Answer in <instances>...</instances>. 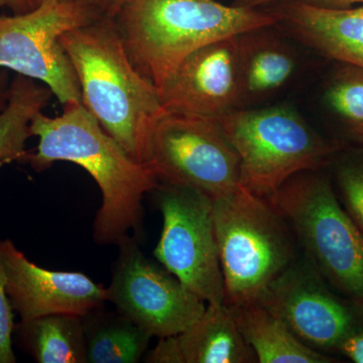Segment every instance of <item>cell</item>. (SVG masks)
I'll return each mask as SVG.
<instances>
[{"label": "cell", "instance_id": "6", "mask_svg": "<svg viewBox=\"0 0 363 363\" xmlns=\"http://www.w3.org/2000/svg\"><path fill=\"white\" fill-rule=\"evenodd\" d=\"M217 119L240 157L241 186L266 199L297 174L321 169L340 150L286 105L236 109Z\"/></svg>", "mask_w": 363, "mask_h": 363}, {"label": "cell", "instance_id": "8", "mask_svg": "<svg viewBox=\"0 0 363 363\" xmlns=\"http://www.w3.org/2000/svg\"><path fill=\"white\" fill-rule=\"evenodd\" d=\"M101 16L80 0H45L26 13L0 16V68L42 82L63 106L82 104L77 75L60 38Z\"/></svg>", "mask_w": 363, "mask_h": 363}, {"label": "cell", "instance_id": "3", "mask_svg": "<svg viewBox=\"0 0 363 363\" xmlns=\"http://www.w3.org/2000/svg\"><path fill=\"white\" fill-rule=\"evenodd\" d=\"M112 18L133 65L157 89L196 50L277 23L274 14L215 0H124Z\"/></svg>", "mask_w": 363, "mask_h": 363}, {"label": "cell", "instance_id": "26", "mask_svg": "<svg viewBox=\"0 0 363 363\" xmlns=\"http://www.w3.org/2000/svg\"><path fill=\"white\" fill-rule=\"evenodd\" d=\"M104 16H113L124 0H80Z\"/></svg>", "mask_w": 363, "mask_h": 363}, {"label": "cell", "instance_id": "2", "mask_svg": "<svg viewBox=\"0 0 363 363\" xmlns=\"http://www.w3.org/2000/svg\"><path fill=\"white\" fill-rule=\"evenodd\" d=\"M60 42L77 75L82 104L138 161L147 131L164 111L157 86L133 65L113 18L69 30Z\"/></svg>", "mask_w": 363, "mask_h": 363}, {"label": "cell", "instance_id": "9", "mask_svg": "<svg viewBox=\"0 0 363 363\" xmlns=\"http://www.w3.org/2000/svg\"><path fill=\"white\" fill-rule=\"evenodd\" d=\"M154 192L162 216L155 259L207 304L225 303L213 201L192 189L167 184L159 183Z\"/></svg>", "mask_w": 363, "mask_h": 363}, {"label": "cell", "instance_id": "22", "mask_svg": "<svg viewBox=\"0 0 363 363\" xmlns=\"http://www.w3.org/2000/svg\"><path fill=\"white\" fill-rule=\"evenodd\" d=\"M335 183L339 201L363 233V147L337 162Z\"/></svg>", "mask_w": 363, "mask_h": 363}, {"label": "cell", "instance_id": "28", "mask_svg": "<svg viewBox=\"0 0 363 363\" xmlns=\"http://www.w3.org/2000/svg\"><path fill=\"white\" fill-rule=\"evenodd\" d=\"M9 7L16 14L26 13L35 9L30 0H0V9Z\"/></svg>", "mask_w": 363, "mask_h": 363}, {"label": "cell", "instance_id": "18", "mask_svg": "<svg viewBox=\"0 0 363 363\" xmlns=\"http://www.w3.org/2000/svg\"><path fill=\"white\" fill-rule=\"evenodd\" d=\"M13 340L38 363H87L82 316L52 314L16 324Z\"/></svg>", "mask_w": 363, "mask_h": 363}, {"label": "cell", "instance_id": "25", "mask_svg": "<svg viewBox=\"0 0 363 363\" xmlns=\"http://www.w3.org/2000/svg\"><path fill=\"white\" fill-rule=\"evenodd\" d=\"M338 353L351 362L363 363V330L351 334L339 345Z\"/></svg>", "mask_w": 363, "mask_h": 363}, {"label": "cell", "instance_id": "11", "mask_svg": "<svg viewBox=\"0 0 363 363\" xmlns=\"http://www.w3.org/2000/svg\"><path fill=\"white\" fill-rule=\"evenodd\" d=\"M303 343L319 352H337L351 334L363 330V304L344 297L307 257L295 259L259 301Z\"/></svg>", "mask_w": 363, "mask_h": 363}, {"label": "cell", "instance_id": "21", "mask_svg": "<svg viewBox=\"0 0 363 363\" xmlns=\"http://www.w3.org/2000/svg\"><path fill=\"white\" fill-rule=\"evenodd\" d=\"M325 100L348 135L363 147V69L343 64L327 85Z\"/></svg>", "mask_w": 363, "mask_h": 363}, {"label": "cell", "instance_id": "31", "mask_svg": "<svg viewBox=\"0 0 363 363\" xmlns=\"http://www.w3.org/2000/svg\"><path fill=\"white\" fill-rule=\"evenodd\" d=\"M43 1H45V0H30L33 7H37L39 4H42ZM61 1H69V0H61Z\"/></svg>", "mask_w": 363, "mask_h": 363}, {"label": "cell", "instance_id": "7", "mask_svg": "<svg viewBox=\"0 0 363 363\" xmlns=\"http://www.w3.org/2000/svg\"><path fill=\"white\" fill-rule=\"evenodd\" d=\"M138 161L160 184L192 189L212 201L241 187L240 157L216 118L162 112Z\"/></svg>", "mask_w": 363, "mask_h": 363}, {"label": "cell", "instance_id": "20", "mask_svg": "<svg viewBox=\"0 0 363 363\" xmlns=\"http://www.w3.org/2000/svg\"><path fill=\"white\" fill-rule=\"evenodd\" d=\"M52 92L38 81L16 75L9 88L6 106L0 111V164L20 162L26 156V143L32 135L33 116L44 111Z\"/></svg>", "mask_w": 363, "mask_h": 363}, {"label": "cell", "instance_id": "30", "mask_svg": "<svg viewBox=\"0 0 363 363\" xmlns=\"http://www.w3.org/2000/svg\"><path fill=\"white\" fill-rule=\"evenodd\" d=\"M234 1H235V6L255 9V7L262 6V4H269V2L272 1H276V0H234Z\"/></svg>", "mask_w": 363, "mask_h": 363}, {"label": "cell", "instance_id": "23", "mask_svg": "<svg viewBox=\"0 0 363 363\" xmlns=\"http://www.w3.org/2000/svg\"><path fill=\"white\" fill-rule=\"evenodd\" d=\"M6 288V276L0 252V363L16 362L14 354V314Z\"/></svg>", "mask_w": 363, "mask_h": 363}, {"label": "cell", "instance_id": "29", "mask_svg": "<svg viewBox=\"0 0 363 363\" xmlns=\"http://www.w3.org/2000/svg\"><path fill=\"white\" fill-rule=\"evenodd\" d=\"M9 88L11 82L6 71L0 72V111H4L6 106L9 97Z\"/></svg>", "mask_w": 363, "mask_h": 363}, {"label": "cell", "instance_id": "14", "mask_svg": "<svg viewBox=\"0 0 363 363\" xmlns=\"http://www.w3.org/2000/svg\"><path fill=\"white\" fill-rule=\"evenodd\" d=\"M295 39L340 63L363 69V4L322 9L293 2L274 14Z\"/></svg>", "mask_w": 363, "mask_h": 363}, {"label": "cell", "instance_id": "4", "mask_svg": "<svg viewBox=\"0 0 363 363\" xmlns=\"http://www.w3.org/2000/svg\"><path fill=\"white\" fill-rule=\"evenodd\" d=\"M215 236L225 303H257L297 257L290 224L266 198L240 189L213 201Z\"/></svg>", "mask_w": 363, "mask_h": 363}, {"label": "cell", "instance_id": "1", "mask_svg": "<svg viewBox=\"0 0 363 363\" xmlns=\"http://www.w3.org/2000/svg\"><path fill=\"white\" fill-rule=\"evenodd\" d=\"M63 107L56 117L43 111L33 116L30 133L39 138V143L26 152L21 162L30 164L38 173L56 162H69L84 169L102 196L93 224L95 242L117 245L128 235L140 240L143 199L156 190L159 182L104 130L84 105Z\"/></svg>", "mask_w": 363, "mask_h": 363}, {"label": "cell", "instance_id": "24", "mask_svg": "<svg viewBox=\"0 0 363 363\" xmlns=\"http://www.w3.org/2000/svg\"><path fill=\"white\" fill-rule=\"evenodd\" d=\"M143 360L149 363H185L179 336L159 338V342L147 351Z\"/></svg>", "mask_w": 363, "mask_h": 363}, {"label": "cell", "instance_id": "19", "mask_svg": "<svg viewBox=\"0 0 363 363\" xmlns=\"http://www.w3.org/2000/svg\"><path fill=\"white\" fill-rule=\"evenodd\" d=\"M87 363H138L152 336L121 313L94 308L82 316Z\"/></svg>", "mask_w": 363, "mask_h": 363}, {"label": "cell", "instance_id": "13", "mask_svg": "<svg viewBox=\"0 0 363 363\" xmlns=\"http://www.w3.org/2000/svg\"><path fill=\"white\" fill-rule=\"evenodd\" d=\"M0 252L7 294L21 321L52 314L83 316L107 302L106 289L82 272L37 266L11 240H0Z\"/></svg>", "mask_w": 363, "mask_h": 363}, {"label": "cell", "instance_id": "5", "mask_svg": "<svg viewBox=\"0 0 363 363\" xmlns=\"http://www.w3.org/2000/svg\"><path fill=\"white\" fill-rule=\"evenodd\" d=\"M285 217L304 255L325 281L363 304V233L341 205L327 177L306 171L267 198Z\"/></svg>", "mask_w": 363, "mask_h": 363}, {"label": "cell", "instance_id": "27", "mask_svg": "<svg viewBox=\"0 0 363 363\" xmlns=\"http://www.w3.org/2000/svg\"><path fill=\"white\" fill-rule=\"evenodd\" d=\"M308 6L322 7V9H348L355 4H363V0H297Z\"/></svg>", "mask_w": 363, "mask_h": 363}, {"label": "cell", "instance_id": "17", "mask_svg": "<svg viewBox=\"0 0 363 363\" xmlns=\"http://www.w3.org/2000/svg\"><path fill=\"white\" fill-rule=\"evenodd\" d=\"M231 307V306H230ZM241 333L259 363H332L335 358L303 343L259 303L231 307Z\"/></svg>", "mask_w": 363, "mask_h": 363}, {"label": "cell", "instance_id": "16", "mask_svg": "<svg viewBox=\"0 0 363 363\" xmlns=\"http://www.w3.org/2000/svg\"><path fill=\"white\" fill-rule=\"evenodd\" d=\"M178 336L185 363L257 362L226 303L208 304L201 316Z\"/></svg>", "mask_w": 363, "mask_h": 363}, {"label": "cell", "instance_id": "12", "mask_svg": "<svg viewBox=\"0 0 363 363\" xmlns=\"http://www.w3.org/2000/svg\"><path fill=\"white\" fill-rule=\"evenodd\" d=\"M238 37L216 40L184 59L159 89L162 109L217 119L243 108Z\"/></svg>", "mask_w": 363, "mask_h": 363}, {"label": "cell", "instance_id": "15", "mask_svg": "<svg viewBox=\"0 0 363 363\" xmlns=\"http://www.w3.org/2000/svg\"><path fill=\"white\" fill-rule=\"evenodd\" d=\"M264 28L238 37L243 108L281 90L297 70V56L292 48Z\"/></svg>", "mask_w": 363, "mask_h": 363}, {"label": "cell", "instance_id": "10", "mask_svg": "<svg viewBox=\"0 0 363 363\" xmlns=\"http://www.w3.org/2000/svg\"><path fill=\"white\" fill-rule=\"evenodd\" d=\"M106 301L152 337L179 335L204 312L205 301L138 247L128 235L117 245Z\"/></svg>", "mask_w": 363, "mask_h": 363}]
</instances>
